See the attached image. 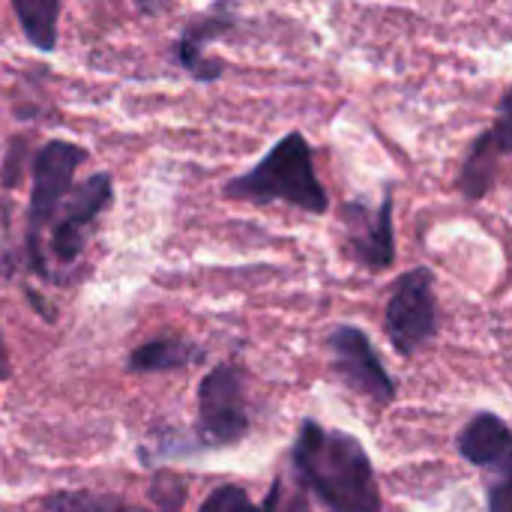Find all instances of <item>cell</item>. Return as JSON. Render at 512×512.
I'll return each instance as SVG.
<instances>
[{"label":"cell","mask_w":512,"mask_h":512,"mask_svg":"<svg viewBox=\"0 0 512 512\" xmlns=\"http://www.w3.org/2000/svg\"><path fill=\"white\" fill-rule=\"evenodd\" d=\"M512 447V429L495 414H477L462 432H459V453L477 465L489 468Z\"/></svg>","instance_id":"cell-10"},{"label":"cell","mask_w":512,"mask_h":512,"mask_svg":"<svg viewBox=\"0 0 512 512\" xmlns=\"http://www.w3.org/2000/svg\"><path fill=\"white\" fill-rule=\"evenodd\" d=\"M498 165H501V153L480 135L465 162H462V171H459V192L468 198V201H480L486 198V192L492 189L495 183V174H498Z\"/></svg>","instance_id":"cell-11"},{"label":"cell","mask_w":512,"mask_h":512,"mask_svg":"<svg viewBox=\"0 0 512 512\" xmlns=\"http://www.w3.org/2000/svg\"><path fill=\"white\" fill-rule=\"evenodd\" d=\"M384 330L402 357H411L438 333V300L432 270L417 267L396 279L384 312Z\"/></svg>","instance_id":"cell-4"},{"label":"cell","mask_w":512,"mask_h":512,"mask_svg":"<svg viewBox=\"0 0 512 512\" xmlns=\"http://www.w3.org/2000/svg\"><path fill=\"white\" fill-rule=\"evenodd\" d=\"M198 512H264V507H255L240 486H219Z\"/></svg>","instance_id":"cell-15"},{"label":"cell","mask_w":512,"mask_h":512,"mask_svg":"<svg viewBox=\"0 0 512 512\" xmlns=\"http://www.w3.org/2000/svg\"><path fill=\"white\" fill-rule=\"evenodd\" d=\"M330 354L339 378L357 390L360 396L372 399L375 405H387L396 396V381L387 375L378 351L372 348L369 336L357 327H336L330 333Z\"/></svg>","instance_id":"cell-7"},{"label":"cell","mask_w":512,"mask_h":512,"mask_svg":"<svg viewBox=\"0 0 512 512\" xmlns=\"http://www.w3.org/2000/svg\"><path fill=\"white\" fill-rule=\"evenodd\" d=\"M138 3V9L141 12H147V15H156V12H162L171 0H135Z\"/></svg>","instance_id":"cell-19"},{"label":"cell","mask_w":512,"mask_h":512,"mask_svg":"<svg viewBox=\"0 0 512 512\" xmlns=\"http://www.w3.org/2000/svg\"><path fill=\"white\" fill-rule=\"evenodd\" d=\"M24 36L39 48L51 51L57 45V15L60 0H12Z\"/></svg>","instance_id":"cell-12"},{"label":"cell","mask_w":512,"mask_h":512,"mask_svg":"<svg viewBox=\"0 0 512 512\" xmlns=\"http://www.w3.org/2000/svg\"><path fill=\"white\" fill-rule=\"evenodd\" d=\"M198 360V351L180 339H156V342H147L141 345L129 366L135 372H168V369H180V366H189Z\"/></svg>","instance_id":"cell-13"},{"label":"cell","mask_w":512,"mask_h":512,"mask_svg":"<svg viewBox=\"0 0 512 512\" xmlns=\"http://www.w3.org/2000/svg\"><path fill=\"white\" fill-rule=\"evenodd\" d=\"M225 195L252 204L285 201L312 216L330 210V195L315 174L312 147L303 138V132H288L252 171L228 180Z\"/></svg>","instance_id":"cell-2"},{"label":"cell","mask_w":512,"mask_h":512,"mask_svg":"<svg viewBox=\"0 0 512 512\" xmlns=\"http://www.w3.org/2000/svg\"><path fill=\"white\" fill-rule=\"evenodd\" d=\"M237 24V15H234V3L231 0H219L213 9H207L204 15H198L192 24H186L180 42H177V60L180 66L198 78V81H216L222 75V63L219 60H207L204 57V48L210 39H219L225 36L231 27Z\"/></svg>","instance_id":"cell-9"},{"label":"cell","mask_w":512,"mask_h":512,"mask_svg":"<svg viewBox=\"0 0 512 512\" xmlns=\"http://www.w3.org/2000/svg\"><path fill=\"white\" fill-rule=\"evenodd\" d=\"M345 249L348 255L369 270H387L396 261V234H393V189H384L378 210L366 201H348L342 207Z\"/></svg>","instance_id":"cell-6"},{"label":"cell","mask_w":512,"mask_h":512,"mask_svg":"<svg viewBox=\"0 0 512 512\" xmlns=\"http://www.w3.org/2000/svg\"><path fill=\"white\" fill-rule=\"evenodd\" d=\"M84 159H87V153L69 141H48L33 159V192H30V210H27V252H30V264L39 276L48 273L45 258H42V231L54 222L57 207L72 186L75 168Z\"/></svg>","instance_id":"cell-3"},{"label":"cell","mask_w":512,"mask_h":512,"mask_svg":"<svg viewBox=\"0 0 512 512\" xmlns=\"http://www.w3.org/2000/svg\"><path fill=\"white\" fill-rule=\"evenodd\" d=\"M264 512H306V492L303 489H285L282 480L273 483Z\"/></svg>","instance_id":"cell-17"},{"label":"cell","mask_w":512,"mask_h":512,"mask_svg":"<svg viewBox=\"0 0 512 512\" xmlns=\"http://www.w3.org/2000/svg\"><path fill=\"white\" fill-rule=\"evenodd\" d=\"M24 153H27V144H24V138H15L12 144H9V153H6V162H3V186L6 189H12L18 180H21V165H24Z\"/></svg>","instance_id":"cell-18"},{"label":"cell","mask_w":512,"mask_h":512,"mask_svg":"<svg viewBox=\"0 0 512 512\" xmlns=\"http://www.w3.org/2000/svg\"><path fill=\"white\" fill-rule=\"evenodd\" d=\"M294 474L327 512H381L372 462L357 438L327 432L315 420L300 426L294 441Z\"/></svg>","instance_id":"cell-1"},{"label":"cell","mask_w":512,"mask_h":512,"mask_svg":"<svg viewBox=\"0 0 512 512\" xmlns=\"http://www.w3.org/2000/svg\"><path fill=\"white\" fill-rule=\"evenodd\" d=\"M0 378H6V351H3V339H0Z\"/></svg>","instance_id":"cell-20"},{"label":"cell","mask_w":512,"mask_h":512,"mask_svg":"<svg viewBox=\"0 0 512 512\" xmlns=\"http://www.w3.org/2000/svg\"><path fill=\"white\" fill-rule=\"evenodd\" d=\"M201 435L207 444L225 447L237 444L249 429V414L243 402V378L234 366L213 369L198 387Z\"/></svg>","instance_id":"cell-5"},{"label":"cell","mask_w":512,"mask_h":512,"mask_svg":"<svg viewBox=\"0 0 512 512\" xmlns=\"http://www.w3.org/2000/svg\"><path fill=\"white\" fill-rule=\"evenodd\" d=\"M111 195L114 192H111V177L108 174H93L90 180H84L72 192L60 222L51 231V252L57 255L60 264H72L81 255L84 240H87V228L111 204Z\"/></svg>","instance_id":"cell-8"},{"label":"cell","mask_w":512,"mask_h":512,"mask_svg":"<svg viewBox=\"0 0 512 512\" xmlns=\"http://www.w3.org/2000/svg\"><path fill=\"white\" fill-rule=\"evenodd\" d=\"M483 138H486V141L501 153V159L512 153V84L507 87V93H504V99H501V105H498L495 126H492V129H486V132H483Z\"/></svg>","instance_id":"cell-16"},{"label":"cell","mask_w":512,"mask_h":512,"mask_svg":"<svg viewBox=\"0 0 512 512\" xmlns=\"http://www.w3.org/2000/svg\"><path fill=\"white\" fill-rule=\"evenodd\" d=\"M489 512H512V447L489 468Z\"/></svg>","instance_id":"cell-14"}]
</instances>
